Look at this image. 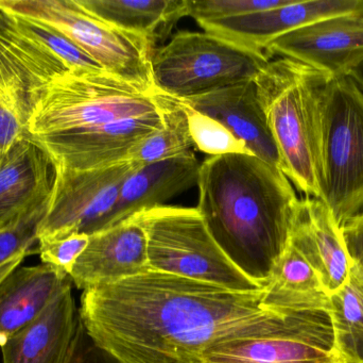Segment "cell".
<instances>
[{
	"label": "cell",
	"instance_id": "cell-1",
	"mask_svg": "<svg viewBox=\"0 0 363 363\" xmlns=\"http://www.w3.org/2000/svg\"><path fill=\"white\" fill-rule=\"evenodd\" d=\"M262 298L150 270L84 290L79 313L123 363H203L209 347L236 339H335L328 309L272 310Z\"/></svg>",
	"mask_w": 363,
	"mask_h": 363
},
{
	"label": "cell",
	"instance_id": "cell-2",
	"mask_svg": "<svg viewBox=\"0 0 363 363\" xmlns=\"http://www.w3.org/2000/svg\"><path fill=\"white\" fill-rule=\"evenodd\" d=\"M196 209L228 259L264 288L289 242L298 200L279 168L254 155L208 157Z\"/></svg>",
	"mask_w": 363,
	"mask_h": 363
},
{
	"label": "cell",
	"instance_id": "cell-3",
	"mask_svg": "<svg viewBox=\"0 0 363 363\" xmlns=\"http://www.w3.org/2000/svg\"><path fill=\"white\" fill-rule=\"evenodd\" d=\"M325 72L288 58L270 60L255 78L258 96L281 161V172L307 197L323 188Z\"/></svg>",
	"mask_w": 363,
	"mask_h": 363
},
{
	"label": "cell",
	"instance_id": "cell-4",
	"mask_svg": "<svg viewBox=\"0 0 363 363\" xmlns=\"http://www.w3.org/2000/svg\"><path fill=\"white\" fill-rule=\"evenodd\" d=\"M157 93L143 91L106 70H67L36 94L27 139L72 134L160 112Z\"/></svg>",
	"mask_w": 363,
	"mask_h": 363
},
{
	"label": "cell",
	"instance_id": "cell-5",
	"mask_svg": "<svg viewBox=\"0 0 363 363\" xmlns=\"http://www.w3.org/2000/svg\"><path fill=\"white\" fill-rule=\"evenodd\" d=\"M145 229L149 268L230 291H262L223 253L196 208L162 206L133 215Z\"/></svg>",
	"mask_w": 363,
	"mask_h": 363
},
{
	"label": "cell",
	"instance_id": "cell-6",
	"mask_svg": "<svg viewBox=\"0 0 363 363\" xmlns=\"http://www.w3.org/2000/svg\"><path fill=\"white\" fill-rule=\"evenodd\" d=\"M271 58L208 32L181 31L151 57L155 89L188 99L255 80Z\"/></svg>",
	"mask_w": 363,
	"mask_h": 363
},
{
	"label": "cell",
	"instance_id": "cell-7",
	"mask_svg": "<svg viewBox=\"0 0 363 363\" xmlns=\"http://www.w3.org/2000/svg\"><path fill=\"white\" fill-rule=\"evenodd\" d=\"M0 9L61 32L106 72L145 92H155L152 45L102 21L78 0H0Z\"/></svg>",
	"mask_w": 363,
	"mask_h": 363
},
{
	"label": "cell",
	"instance_id": "cell-8",
	"mask_svg": "<svg viewBox=\"0 0 363 363\" xmlns=\"http://www.w3.org/2000/svg\"><path fill=\"white\" fill-rule=\"evenodd\" d=\"M322 147L321 200L342 226L363 210V89L351 75L326 87Z\"/></svg>",
	"mask_w": 363,
	"mask_h": 363
},
{
	"label": "cell",
	"instance_id": "cell-9",
	"mask_svg": "<svg viewBox=\"0 0 363 363\" xmlns=\"http://www.w3.org/2000/svg\"><path fill=\"white\" fill-rule=\"evenodd\" d=\"M138 166L127 160L98 170L55 168V183L46 215L38 226V241L101 232L123 181Z\"/></svg>",
	"mask_w": 363,
	"mask_h": 363
},
{
	"label": "cell",
	"instance_id": "cell-10",
	"mask_svg": "<svg viewBox=\"0 0 363 363\" xmlns=\"http://www.w3.org/2000/svg\"><path fill=\"white\" fill-rule=\"evenodd\" d=\"M163 126L161 110L72 134L29 139L48 155L55 168L91 170L129 160L134 149Z\"/></svg>",
	"mask_w": 363,
	"mask_h": 363
},
{
	"label": "cell",
	"instance_id": "cell-11",
	"mask_svg": "<svg viewBox=\"0 0 363 363\" xmlns=\"http://www.w3.org/2000/svg\"><path fill=\"white\" fill-rule=\"evenodd\" d=\"M269 57L306 64L330 78L350 76L363 64V15H342L311 23L275 38Z\"/></svg>",
	"mask_w": 363,
	"mask_h": 363
},
{
	"label": "cell",
	"instance_id": "cell-12",
	"mask_svg": "<svg viewBox=\"0 0 363 363\" xmlns=\"http://www.w3.org/2000/svg\"><path fill=\"white\" fill-rule=\"evenodd\" d=\"M342 15H363V0H291L279 8L199 25L213 36L266 53L272 40L288 32Z\"/></svg>",
	"mask_w": 363,
	"mask_h": 363
},
{
	"label": "cell",
	"instance_id": "cell-13",
	"mask_svg": "<svg viewBox=\"0 0 363 363\" xmlns=\"http://www.w3.org/2000/svg\"><path fill=\"white\" fill-rule=\"evenodd\" d=\"M150 271L146 232L135 217L89 236L70 272L78 289L113 285Z\"/></svg>",
	"mask_w": 363,
	"mask_h": 363
},
{
	"label": "cell",
	"instance_id": "cell-14",
	"mask_svg": "<svg viewBox=\"0 0 363 363\" xmlns=\"http://www.w3.org/2000/svg\"><path fill=\"white\" fill-rule=\"evenodd\" d=\"M289 242L311 264L328 296L347 281L352 262L341 226L319 198L300 200Z\"/></svg>",
	"mask_w": 363,
	"mask_h": 363
},
{
	"label": "cell",
	"instance_id": "cell-15",
	"mask_svg": "<svg viewBox=\"0 0 363 363\" xmlns=\"http://www.w3.org/2000/svg\"><path fill=\"white\" fill-rule=\"evenodd\" d=\"M181 100L194 110L220 121L242 141L254 156L281 170V157L269 128L255 81Z\"/></svg>",
	"mask_w": 363,
	"mask_h": 363
},
{
	"label": "cell",
	"instance_id": "cell-16",
	"mask_svg": "<svg viewBox=\"0 0 363 363\" xmlns=\"http://www.w3.org/2000/svg\"><path fill=\"white\" fill-rule=\"evenodd\" d=\"M81 319L66 288L48 308L2 347L4 363H69Z\"/></svg>",
	"mask_w": 363,
	"mask_h": 363
},
{
	"label": "cell",
	"instance_id": "cell-17",
	"mask_svg": "<svg viewBox=\"0 0 363 363\" xmlns=\"http://www.w3.org/2000/svg\"><path fill=\"white\" fill-rule=\"evenodd\" d=\"M200 168L192 151L138 166L123 181L118 200L104 229L143 211L165 206L168 200L198 185Z\"/></svg>",
	"mask_w": 363,
	"mask_h": 363
},
{
	"label": "cell",
	"instance_id": "cell-18",
	"mask_svg": "<svg viewBox=\"0 0 363 363\" xmlns=\"http://www.w3.org/2000/svg\"><path fill=\"white\" fill-rule=\"evenodd\" d=\"M55 168L29 139L17 143L0 164V230L50 197Z\"/></svg>",
	"mask_w": 363,
	"mask_h": 363
},
{
	"label": "cell",
	"instance_id": "cell-19",
	"mask_svg": "<svg viewBox=\"0 0 363 363\" xmlns=\"http://www.w3.org/2000/svg\"><path fill=\"white\" fill-rule=\"evenodd\" d=\"M72 283L69 275L50 264L14 269L0 283V347L35 321Z\"/></svg>",
	"mask_w": 363,
	"mask_h": 363
},
{
	"label": "cell",
	"instance_id": "cell-20",
	"mask_svg": "<svg viewBox=\"0 0 363 363\" xmlns=\"http://www.w3.org/2000/svg\"><path fill=\"white\" fill-rule=\"evenodd\" d=\"M59 60L21 36L0 9V91L35 102L36 94L55 77L67 72Z\"/></svg>",
	"mask_w": 363,
	"mask_h": 363
},
{
	"label": "cell",
	"instance_id": "cell-21",
	"mask_svg": "<svg viewBox=\"0 0 363 363\" xmlns=\"http://www.w3.org/2000/svg\"><path fill=\"white\" fill-rule=\"evenodd\" d=\"M203 363H345L335 339H236L209 347Z\"/></svg>",
	"mask_w": 363,
	"mask_h": 363
},
{
	"label": "cell",
	"instance_id": "cell-22",
	"mask_svg": "<svg viewBox=\"0 0 363 363\" xmlns=\"http://www.w3.org/2000/svg\"><path fill=\"white\" fill-rule=\"evenodd\" d=\"M102 21L146 38L152 46L187 16L186 0H78Z\"/></svg>",
	"mask_w": 363,
	"mask_h": 363
},
{
	"label": "cell",
	"instance_id": "cell-23",
	"mask_svg": "<svg viewBox=\"0 0 363 363\" xmlns=\"http://www.w3.org/2000/svg\"><path fill=\"white\" fill-rule=\"evenodd\" d=\"M264 309L325 308L330 310V296L315 271L303 254L288 242L270 281L262 289Z\"/></svg>",
	"mask_w": 363,
	"mask_h": 363
},
{
	"label": "cell",
	"instance_id": "cell-24",
	"mask_svg": "<svg viewBox=\"0 0 363 363\" xmlns=\"http://www.w3.org/2000/svg\"><path fill=\"white\" fill-rule=\"evenodd\" d=\"M337 350L345 363H363V272L352 264L347 281L330 296Z\"/></svg>",
	"mask_w": 363,
	"mask_h": 363
},
{
	"label": "cell",
	"instance_id": "cell-25",
	"mask_svg": "<svg viewBox=\"0 0 363 363\" xmlns=\"http://www.w3.org/2000/svg\"><path fill=\"white\" fill-rule=\"evenodd\" d=\"M157 99L163 126L143 141L129 158L140 166L183 155L191 151L194 147L187 114L182 100L159 91Z\"/></svg>",
	"mask_w": 363,
	"mask_h": 363
},
{
	"label": "cell",
	"instance_id": "cell-26",
	"mask_svg": "<svg viewBox=\"0 0 363 363\" xmlns=\"http://www.w3.org/2000/svg\"><path fill=\"white\" fill-rule=\"evenodd\" d=\"M8 14L13 27L21 36L31 40L38 48L61 61L68 70L93 72L104 70L93 58L89 57L61 32L32 19L23 18L10 13Z\"/></svg>",
	"mask_w": 363,
	"mask_h": 363
},
{
	"label": "cell",
	"instance_id": "cell-27",
	"mask_svg": "<svg viewBox=\"0 0 363 363\" xmlns=\"http://www.w3.org/2000/svg\"><path fill=\"white\" fill-rule=\"evenodd\" d=\"M182 102L187 114L190 136H191L194 148L207 153L211 157L233 155V153L253 155L245 146V143L237 139L220 121L194 110L191 107L186 104L183 100Z\"/></svg>",
	"mask_w": 363,
	"mask_h": 363
},
{
	"label": "cell",
	"instance_id": "cell-28",
	"mask_svg": "<svg viewBox=\"0 0 363 363\" xmlns=\"http://www.w3.org/2000/svg\"><path fill=\"white\" fill-rule=\"evenodd\" d=\"M50 198V197H49ZM49 200L18 217L14 223L0 230V266L14 258L27 257L38 245V230L46 215Z\"/></svg>",
	"mask_w": 363,
	"mask_h": 363
},
{
	"label": "cell",
	"instance_id": "cell-29",
	"mask_svg": "<svg viewBox=\"0 0 363 363\" xmlns=\"http://www.w3.org/2000/svg\"><path fill=\"white\" fill-rule=\"evenodd\" d=\"M32 109L28 98L0 91V164L17 143L27 138Z\"/></svg>",
	"mask_w": 363,
	"mask_h": 363
},
{
	"label": "cell",
	"instance_id": "cell-30",
	"mask_svg": "<svg viewBox=\"0 0 363 363\" xmlns=\"http://www.w3.org/2000/svg\"><path fill=\"white\" fill-rule=\"evenodd\" d=\"M290 1L291 0H186V6L187 16L201 23L279 8Z\"/></svg>",
	"mask_w": 363,
	"mask_h": 363
},
{
	"label": "cell",
	"instance_id": "cell-31",
	"mask_svg": "<svg viewBox=\"0 0 363 363\" xmlns=\"http://www.w3.org/2000/svg\"><path fill=\"white\" fill-rule=\"evenodd\" d=\"M89 242V236L72 234L63 238L38 241V251L43 264H50L69 275Z\"/></svg>",
	"mask_w": 363,
	"mask_h": 363
},
{
	"label": "cell",
	"instance_id": "cell-32",
	"mask_svg": "<svg viewBox=\"0 0 363 363\" xmlns=\"http://www.w3.org/2000/svg\"><path fill=\"white\" fill-rule=\"evenodd\" d=\"M81 319V318H80ZM69 363H123L102 350L89 338L81 321Z\"/></svg>",
	"mask_w": 363,
	"mask_h": 363
},
{
	"label": "cell",
	"instance_id": "cell-33",
	"mask_svg": "<svg viewBox=\"0 0 363 363\" xmlns=\"http://www.w3.org/2000/svg\"><path fill=\"white\" fill-rule=\"evenodd\" d=\"M352 262L363 272V210L341 226Z\"/></svg>",
	"mask_w": 363,
	"mask_h": 363
},
{
	"label": "cell",
	"instance_id": "cell-34",
	"mask_svg": "<svg viewBox=\"0 0 363 363\" xmlns=\"http://www.w3.org/2000/svg\"><path fill=\"white\" fill-rule=\"evenodd\" d=\"M26 257L21 256V257L14 258V259L11 260V261L6 262L4 266H0V283L12 272L14 269H16L19 264L23 262V260L25 259Z\"/></svg>",
	"mask_w": 363,
	"mask_h": 363
},
{
	"label": "cell",
	"instance_id": "cell-35",
	"mask_svg": "<svg viewBox=\"0 0 363 363\" xmlns=\"http://www.w3.org/2000/svg\"><path fill=\"white\" fill-rule=\"evenodd\" d=\"M351 76L359 83L360 87L363 89V64L359 68H357L355 72H352Z\"/></svg>",
	"mask_w": 363,
	"mask_h": 363
}]
</instances>
